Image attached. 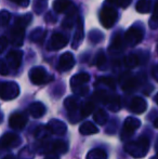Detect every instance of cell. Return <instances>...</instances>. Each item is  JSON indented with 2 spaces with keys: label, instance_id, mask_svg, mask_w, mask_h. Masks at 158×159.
<instances>
[{
  "label": "cell",
  "instance_id": "24",
  "mask_svg": "<svg viewBox=\"0 0 158 159\" xmlns=\"http://www.w3.org/2000/svg\"><path fill=\"white\" fill-rule=\"evenodd\" d=\"M152 8V0H139L135 9L139 13H148Z\"/></svg>",
  "mask_w": 158,
  "mask_h": 159
},
{
  "label": "cell",
  "instance_id": "5",
  "mask_svg": "<svg viewBox=\"0 0 158 159\" xmlns=\"http://www.w3.org/2000/svg\"><path fill=\"white\" fill-rule=\"evenodd\" d=\"M143 30H142L140 26H131L128 30L124 34V42H126L128 46H137L138 43L142 41L143 39Z\"/></svg>",
  "mask_w": 158,
  "mask_h": 159
},
{
  "label": "cell",
  "instance_id": "9",
  "mask_svg": "<svg viewBox=\"0 0 158 159\" xmlns=\"http://www.w3.org/2000/svg\"><path fill=\"white\" fill-rule=\"evenodd\" d=\"M68 38L61 33H55L52 35L49 42V49L50 50H60L67 44Z\"/></svg>",
  "mask_w": 158,
  "mask_h": 159
},
{
  "label": "cell",
  "instance_id": "37",
  "mask_svg": "<svg viewBox=\"0 0 158 159\" xmlns=\"http://www.w3.org/2000/svg\"><path fill=\"white\" fill-rule=\"evenodd\" d=\"M9 74V68H8V64L4 61L0 60V75L6 76Z\"/></svg>",
  "mask_w": 158,
  "mask_h": 159
},
{
  "label": "cell",
  "instance_id": "32",
  "mask_svg": "<svg viewBox=\"0 0 158 159\" xmlns=\"http://www.w3.org/2000/svg\"><path fill=\"white\" fill-rule=\"evenodd\" d=\"M47 3H48V0H36L34 4V10L36 13H42L43 10L46 9Z\"/></svg>",
  "mask_w": 158,
  "mask_h": 159
},
{
  "label": "cell",
  "instance_id": "41",
  "mask_svg": "<svg viewBox=\"0 0 158 159\" xmlns=\"http://www.w3.org/2000/svg\"><path fill=\"white\" fill-rule=\"evenodd\" d=\"M152 19L154 20H158V0L155 2V6H154V10H153V17Z\"/></svg>",
  "mask_w": 158,
  "mask_h": 159
},
{
  "label": "cell",
  "instance_id": "11",
  "mask_svg": "<svg viewBox=\"0 0 158 159\" xmlns=\"http://www.w3.org/2000/svg\"><path fill=\"white\" fill-rule=\"evenodd\" d=\"M25 28L21 27V26L14 25L13 28L11 30V34H10V39H11V43L15 47H21L23 44L24 41V36H25V33H24Z\"/></svg>",
  "mask_w": 158,
  "mask_h": 159
},
{
  "label": "cell",
  "instance_id": "33",
  "mask_svg": "<svg viewBox=\"0 0 158 159\" xmlns=\"http://www.w3.org/2000/svg\"><path fill=\"white\" fill-rule=\"evenodd\" d=\"M10 21V13L8 11H0V26H6Z\"/></svg>",
  "mask_w": 158,
  "mask_h": 159
},
{
  "label": "cell",
  "instance_id": "49",
  "mask_svg": "<svg viewBox=\"0 0 158 159\" xmlns=\"http://www.w3.org/2000/svg\"><path fill=\"white\" fill-rule=\"evenodd\" d=\"M154 127H155V128H157V129H158V118L154 121Z\"/></svg>",
  "mask_w": 158,
  "mask_h": 159
},
{
  "label": "cell",
  "instance_id": "16",
  "mask_svg": "<svg viewBox=\"0 0 158 159\" xmlns=\"http://www.w3.org/2000/svg\"><path fill=\"white\" fill-rule=\"evenodd\" d=\"M84 39V21H82L81 17L77 19V27H76V32H75L74 39H73V43L72 47L74 49H78L80 43L82 42Z\"/></svg>",
  "mask_w": 158,
  "mask_h": 159
},
{
  "label": "cell",
  "instance_id": "2",
  "mask_svg": "<svg viewBox=\"0 0 158 159\" xmlns=\"http://www.w3.org/2000/svg\"><path fill=\"white\" fill-rule=\"evenodd\" d=\"M20 94V87L16 82H0V98L4 101H10Z\"/></svg>",
  "mask_w": 158,
  "mask_h": 159
},
{
  "label": "cell",
  "instance_id": "1",
  "mask_svg": "<svg viewBox=\"0 0 158 159\" xmlns=\"http://www.w3.org/2000/svg\"><path fill=\"white\" fill-rule=\"evenodd\" d=\"M150 148V141L145 136L139 138L135 141H130L124 145V151L133 158H143L147 155Z\"/></svg>",
  "mask_w": 158,
  "mask_h": 159
},
{
  "label": "cell",
  "instance_id": "8",
  "mask_svg": "<svg viewBox=\"0 0 158 159\" xmlns=\"http://www.w3.org/2000/svg\"><path fill=\"white\" fill-rule=\"evenodd\" d=\"M75 65V57L70 52H65L61 55L57 64V69L60 71H67L72 69Z\"/></svg>",
  "mask_w": 158,
  "mask_h": 159
},
{
  "label": "cell",
  "instance_id": "30",
  "mask_svg": "<svg viewBox=\"0 0 158 159\" xmlns=\"http://www.w3.org/2000/svg\"><path fill=\"white\" fill-rule=\"evenodd\" d=\"M64 106H65V108L67 109L68 111H76L77 106H78V102H77V100L75 98L70 96V98H67L64 101Z\"/></svg>",
  "mask_w": 158,
  "mask_h": 159
},
{
  "label": "cell",
  "instance_id": "38",
  "mask_svg": "<svg viewBox=\"0 0 158 159\" xmlns=\"http://www.w3.org/2000/svg\"><path fill=\"white\" fill-rule=\"evenodd\" d=\"M8 47V39L6 37H0V53H2Z\"/></svg>",
  "mask_w": 158,
  "mask_h": 159
},
{
  "label": "cell",
  "instance_id": "42",
  "mask_svg": "<svg viewBox=\"0 0 158 159\" xmlns=\"http://www.w3.org/2000/svg\"><path fill=\"white\" fill-rule=\"evenodd\" d=\"M131 1L132 0H119V4L121 8H127L131 3Z\"/></svg>",
  "mask_w": 158,
  "mask_h": 159
},
{
  "label": "cell",
  "instance_id": "51",
  "mask_svg": "<svg viewBox=\"0 0 158 159\" xmlns=\"http://www.w3.org/2000/svg\"><path fill=\"white\" fill-rule=\"evenodd\" d=\"M156 151L158 152V142H157V144H156Z\"/></svg>",
  "mask_w": 158,
  "mask_h": 159
},
{
  "label": "cell",
  "instance_id": "23",
  "mask_svg": "<svg viewBox=\"0 0 158 159\" xmlns=\"http://www.w3.org/2000/svg\"><path fill=\"white\" fill-rule=\"evenodd\" d=\"M51 149H52L53 154H64L67 152L68 149V144L64 141H55L54 143H52L51 145Z\"/></svg>",
  "mask_w": 158,
  "mask_h": 159
},
{
  "label": "cell",
  "instance_id": "14",
  "mask_svg": "<svg viewBox=\"0 0 158 159\" xmlns=\"http://www.w3.org/2000/svg\"><path fill=\"white\" fill-rule=\"evenodd\" d=\"M47 129H48V131L51 132V133L59 134V135H63V134H65L66 131H67L66 125L59 119L50 120L48 126H47Z\"/></svg>",
  "mask_w": 158,
  "mask_h": 159
},
{
  "label": "cell",
  "instance_id": "6",
  "mask_svg": "<svg viewBox=\"0 0 158 159\" xmlns=\"http://www.w3.org/2000/svg\"><path fill=\"white\" fill-rule=\"evenodd\" d=\"M141 126V121L135 117H128L124 122V130H122V139L130 138L135 130H138Z\"/></svg>",
  "mask_w": 158,
  "mask_h": 159
},
{
  "label": "cell",
  "instance_id": "31",
  "mask_svg": "<svg viewBox=\"0 0 158 159\" xmlns=\"http://www.w3.org/2000/svg\"><path fill=\"white\" fill-rule=\"evenodd\" d=\"M93 109H94V105H93V103L86 102L84 105H82L81 109H80L81 117H87V116H89L93 111Z\"/></svg>",
  "mask_w": 158,
  "mask_h": 159
},
{
  "label": "cell",
  "instance_id": "43",
  "mask_svg": "<svg viewBox=\"0 0 158 159\" xmlns=\"http://www.w3.org/2000/svg\"><path fill=\"white\" fill-rule=\"evenodd\" d=\"M46 21L47 22H55V21H56V17H53L52 13L49 12L48 14H47V16H46Z\"/></svg>",
  "mask_w": 158,
  "mask_h": 159
},
{
  "label": "cell",
  "instance_id": "35",
  "mask_svg": "<svg viewBox=\"0 0 158 159\" xmlns=\"http://www.w3.org/2000/svg\"><path fill=\"white\" fill-rule=\"evenodd\" d=\"M97 82H100V84H106V86L110 87V88H112V89H114L115 87H116V84H115L114 79H113V78H110V77H103V78H100L99 81H97Z\"/></svg>",
  "mask_w": 158,
  "mask_h": 159
},
{
  "label": "cell",
  "instance_id": "13",
  "mask_svg": "<svg viewBox=\"0 0 158 159\" xmlns=\"http://www.w3.org/2000/svg\"><path fill=\"white\" fill-rule=\"evenodd\" d=\"M130 111L134 114H142L147 108V103L141 96H135L130 102Z\"/></svg>",
  "mask_w": 158,
  "mask_h": 159
},
{
  "label": "cell",
  "instance_id": "45",
  "mask_svg": "<svg viewBox=\"0 0 158 159\" xmlns=\"http://www.w3.org/2000/svg\"><path fill=\"white\" fill-rule=\"evenodd\" d=\"M153 77H154L155 79L158 81V65L157 66H155L154 69H153Z\"/></svg>",
  "mask_w": 158,
  "mask_h": 159
},
{
  "label": "cell",
  "instance_id": "12",
  "mask_svg": "<svg viewBox=\"0 0 158 159\" xmlns=\"http://www.w3.org/2000/svg\"><path fill=\"white\" fill-rule=\"evenodd\" d=\"M22 59H23V53L19 50H12L7 54V62L8 66L12 69H17L21 66Z\"/></svg>",
  "mask_w": 158,
  "mask_h": 159
},
{
  "label": "cell",
  "instance_id": "21",
  "mask_svg": "<svg viewBox=\"0 0 158 159\" xmlns=\"http://www.w3.org/2000/svg\"><path fill=\"white\" fill-rule=\"evenodd\" d=\"M79 132L82 135H91V134H95L99 132V129L92 122H84L81 126L79 127Z\"/></svg>",
  "mask_w": 158,
  "mask_h": 159
},
{
  "label": "cell",
  "instance_id": "15",
  "mask_svg": "<svg viewBox=\"0 0 158 159\" xmlns=\"http://www.w3.org/2000/svg\"><path fill=\"white\" fill-rule=\"evenodd\" d=\"M74 8L75 6L73 4L72 0H54L53 1V10L56 13L66 12V14H67Z\"/></svg>",
  "mask_w": 158,
  "mask_h": 159
},
{
  "label": "cell",
  "instance_id": "19",
  "mask_svg": "<svg viewBox=\"0 0 158 159\" xmlns=\"http://www.w3.org/2000/svg\"><path fill=\"white\" fill-rule=\"evenodd\" d=\"M28 111H29V114L34 118H40L44 115V113H46V107H44V105L42 104V103L35 102L29 105Z\"/></svg>",
  "mask_w": 158,
  "mask_h": 159
},
{
  "label": "cell",
  "instance_id": "10",
  "mask_svg": "<svg viewBox=\"0 0 158 159\" xmlns=\"http://www.w3.org/2000/svg\"><path fill=\"white\" fill-rule=\"evenodd\" d=\"M10 127L14 130H22L27 124V116L23 113H14L9 119Z\"/></svg>",
  "mask_w": 158,
  "mask_h": 159
},
{
  "label": "cell",
  "instance_id": "22",
  "mask_svg": "<svg viewBox=\"0 0 158 159\" xmlns=\"http://www.w3.org/2000/svg\"><path fill=\"white\" fill-rule=\"evenodd\" d=\"M46 30L41 27H38L36 30H34L30 34V40L35 43H42L46 38Z\"/></svg>",
  "mask_w": 158,
  "mask_h": 159
},
{
  "label": "cell",
  "instance_id": "18",
  "mask_svg": "<svg viewBox=\"0 0 158 159\" xmlns=\"http://www.w3.org/2000/svg\"><path fill=\"white\" fill-rule=\"evenodd\" d=\"M108 50H110V53H112V54H118L124 50V39H122L119 34L114 36Z\"/></svg>",
  "mask_w": 158,
  "mask_h": 159
},
{
  "label": "cell",
  "instance_id": "40",
  "mask_svg": "<svg viewBox=\"0 0 158 159\" xmlns=\"http://www.w3.org/2000/svg\"><path fill=\"white\" fill-rule=\"evenodd\" d=\"M74 91H75V93H76L77 95H84V94H87V93H88L89 89L87 88V87H80V88L75 89Z\"/></svg>",
  "mask_w": 158,
  "mask_h": 159
},
{
  "label": "cell",
  "instance_id": "39",
  "mask_svg": "<svg viewBox=\"0 0 158 159\" xmlns=\"http://www.w3.org/2000/svg\"><path fill=\"white\" fill-rule=\"evenodd\" d=\"M13 3L17 4V6L22 7V8H26L29 4V0H10Z\"/></svg>",
  "mask_w": 158,
  "mask_h": 159
},
{
  "label": "cell",
  "instance_id": "48",
  "mask_svg": "<svg viewBox=\"0 0 158 159\" xmlns=\"http://www.w3.org/2000/svg\"><path fill=\"white\" fill-rule=\"evenodd\" d=\"M3 159H15V158H14V156H12V155H9V156H7V157H4Z\"/></svg>",
  "mask_w": 158,
  "mask_h": 159
},
{
  "label": "cell",
  "instance_id": "28",
  "mask_svg": "<svg viewBox=\"0 0 158 159\" xmlns=\"http://www.w3.org/2000/svg\"><path fill=\"white\" fill-rule=\"evenodd\" d=\"M32 14H29V13H27V14L25 15H22V16H19L16 20H15V23L14 25H17V26H21V27L23 28H26L27 27L28 24L32 22Z\"/></svg>",
  "mask_w": 158,
  "mask_h": 159
},
{
  "label": "cell",
  "instance_id": "4",
  "mask_svg": "<svg viewBox=\"0 0 158 159\" xmlns=\"http://www.w3.org/2000/svg\"><path fill=\"white\" fill-rule=\"evenodd\" d=\"M29 79L34 84L40 86V84H44L47 82H50L53 79L52 76H50L46 71L43 67H34L30 69L29 71Z\"/></svg>",
  "mask_w": 158,
  "mask_h": 159
},
{
  "label": "cell",
  "instance_id": "50",
  "mask_svg": "<svg viewBox=\"0 0 158 159\" xmlns=\"http://www.w3.org/2000/svg\"><path fill=\"white\" fill-rule=\"evenodd\" d=\"M154 100H155V102H156V104L158 105V94H157L156 96H155V98H154Z\"/></svg>",
  "mask_w": 158,
  "mask_h": 159
},
{
  "label": "cell",
  "instance_id": "27",
  "mask_svg": "<svg viewBox=\"0 0 158 159\" xmlns=\"http://www.w3.org/2000/svg\"><path fill=\"white\" fill-rule=\"evenodd\" d=\"M93 119H94V121L97 122V124L105 125L108 119V116L104 109H99V111L93 115Z\"/></svg>",
  "mask_w": 158,
  "mask_h": 159
},
{
  "label": "cell",
  "instance_id": "36",
  "mask_svg": "<svg viewBox=\"0 0 158 159\" xmlns=\"http://www.w3.org/2000/svg\"><path fill=\"white\" fill-rule=\"evenodd\" d=\"M89 38H90V40L93 42V43H97V42H100L102 39H103V35H102V34L100 33V32L93 30V32L90 34Z\"/></svg>",
  "mask_w": 158,
  "mask_h": 159
},
{
  "label": "cell",
  "instance_id": "26",
  "mask_svg": "<svg viewBox=\"0 0 158 159\" xmlns=\"http://www.w3.org/2000/svg\"><path fill=\"white\" fill-rule=\"evenodd\" d=\"M87 159H107V156L103 149L94 148L87 154Z\"/></svg>",
  "mask_w": 158,
  "mask_h": 159
},
{
  "label": "cell",
  "instance_id": "46",
  "mask_svg": "<svg viewBox=\"0 0 158 159\" xmlns=\"http://www.w3.org/2000/svg\"><path fill=\"white\" fill-rule=\"evenodd\" d=\"M46 159H59V157H57V155H55V154H50V155L47 156Z\"/></svg>",
  "mask_w": 158,
  "mask_h": 159
},
{
  "label": "cell",
  "instance_id": "47",
  "mask_svg": "<svg viewBox=\"0 0 158 159\" xmlns=\"http://www.w3.org/2000/svg\"><path fill=\"white\" fill-rule=\"evenodd\" d=\"M110 3H117V2H119V0H107Z\"/></svg>",
  "mask_w": 158,
  "mask_h": 159
},
{
  "label": "cell",
  "instance_id": "34",
  "mask_svg": "<svg viewBox=\"0 0 158 159\" xmlns=\"http://www.w3.org/2000/svg\"><path fill=\"white\" fill-rule=\"evenodd\" d=\"M105 62H106L105 54H104L103 51H100V52L97 54V57H95V61H94V63L97 64L99 67H102L104 64H105Z\"/></svg>",
  "mask_w": 158,
  "mask_h": 159
},
{
  "label": "cell",
  "instance_id": "3",
  "mask_svg": "<svg viewBox=\"0 0 158 159\" xmlns=\"http://www.w3.org/2000/svg\"><path fill=\"white\" fill-rule=\"evenodd\" d=\"M117 21V11L113 7H104L100 11V22L105 28H111Z\"/></svg>",
  "mask_w": 158,
  "mask_h": 159
},
{
  "label": "cell",
  "instance_id": "29",
  "mask_svg": "<svg viewBox=\"0 0 158 159\" xmlns=\"http://www.w3.org/2000/svg\"><path fill=\"white\" fill-rule=\"evenodd\" d=\"M140 63V60H139V57L135 54H128L126 57H124V65L129 68H133V67L138 66Z\"/></svg>",
  "mask_w": 158,
  "mask_h": 159
},
{
  "label": "cell",
  "instance_id": "17",
  "mask_svg": "<svg viewBox=\"0 0 158 159\" xmlns=\"http://www.w3.org/2000/svg\"><path fill=\"white\" fill-rule=\"evenodd\" d=\"M90 80V75L87 73H79L76 74L75 76H73L72 79H70V87L73 88V90L77 88H80L82 87L84 84Z\"/></svg>",
  "mask_w": 158,
  "mask_h": 159
},
{
  "label": "cell",
  "instance_id": "44",
  "mask_svg": "<svg viewBox=\"0 0 158 159\" xmlns=\"http://www.w3.org/2000/svg\"><path fill=\"white\" fill-rule=\"evenodd\" d=\"M150 26L152 28H154V30H155V28H157L158 27V20H154V19L151 20V21H150Z\"/></svg>",
  "mask_w": 158,
  "mask_h": 159
},
{
  "label": "cell",
  "instance_id": "7",
  "mask_svg": "<svg viewBox=\"0 0 158 159\" xmlns=\"http://www.w3.org/2000/svg\"><path fill=\"white\" fill-rule=\"evenodd\" d=\"M20 136L15 133H6L0 138V149L11 148L20 144Z\"/></svg>",
  "mask_w": 158,
  "mask_h": 159
},
{
  "label": "cell",
  "instance_id": "20",
  "mask_svg": "<svg viewBox=\"0 0 158 159\" xmlns=\"http://www.w3.org/2000/svg\"><path fill=\"white\" fill-rule=\"evenodd\" d=\"M138 84H139V81H138V79L135 77L127 76L124 78V80H121V88L124 91H131L137 88Z\"/></svg>",
  "mask_w": 158,
  "mask_h": 159
},
{
  "label": "cell",
  "instance_id": "25",
  "mask_svg": "<svg viewBox=\"0 0 158 159\" xmlns=\"http://www.w3.org/2000/svg\"><path fill=\"white\" fill-rule=\"evenodd\" d=\"M106 104L108 106V109L112 111H118L120 109V98L118 95L108 96Z\"/></svg>",
  "mask_w": 158,
  "mask_h": 159
}]
</instances>
